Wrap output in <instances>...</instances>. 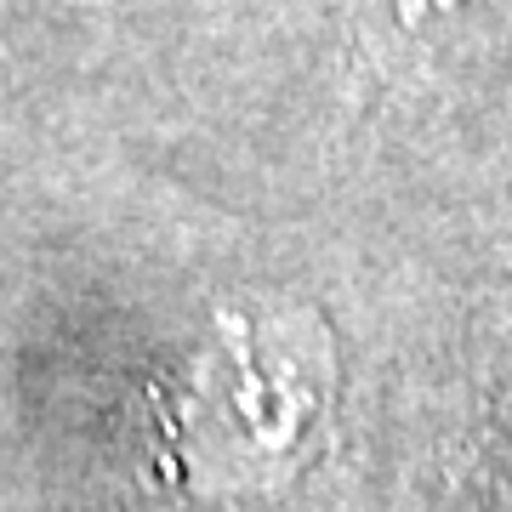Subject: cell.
<instances>
[{"label": "cell", "instance_id": "obj_1", "mask_svg": "<svg viewBox=\"0 0 512 512\" xmlns=\"http://www.w3.org/2000/svg\"><path fill=\"white\" fill-rule=\"evenodd\" d=\"M336 416V325L279 285L211 296L148 404L165 478L200 507H251L302 484L325 461Z\"/></svg>", "mask_w": 512, "mask_h": 512}, {"label": "cell", "instance_id": "obj_2", "mask_svg": "<svg viewBox=\"0 0 512 512\" xmlns=\"http://www.w3.org/2000/svg\"><path fill=\"white\" fill-rule=\"evenodd\" d=\"M365 46L393 80H461L512 63V0H365Z\"/></svg>", "mask_w": 512, "mask_h": 512}]
</instances>
